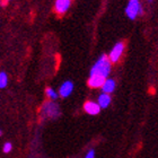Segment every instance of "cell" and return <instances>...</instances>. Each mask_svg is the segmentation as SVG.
I'll return each instance as SVG.
<instances>
[{
  "label": "cell",
  "mask_w": 158,
  "mask_h": 158,
  "mask_svg": "<svg viewBox=\"0 0 158 158\" xmlns=\"http://www.w3.org/2000/svg\"><path fill=\"white\" fill-rule=\"evenodd\" d=\"M111 71V61L109 56H101L96 63L90 70V75L88 79V86L92 88H99L102 87L104 81L107 79V76Z\"/></svg>",
  "instance_id": "6da1fadb"
},
{
  "label": "cell",
  "mask_w": 158,
  "mask_h": 158,
  "mask_svg": "<svg viewBox=\"0 0 158 158\" xmlns=\"http://www.w3.org/2000/svg\"><path fill=\"white\" fill-rule=\"evenodd\" d=\"M73 81H70V80H67V81H64L62 85L60 86L59 93H58V94H59L61 97L66 98V97L70 96V94L73 93Z\"/></svg>",
  "instance_id": "8992f818"
},
{
  "label": "cell",
  "mask_w": 158,
  "mask_h": 158,
  "mask_svg": "<svg viewBox=\"0 0 158 158\" xmlns=\"http://www.w3.org/2000/svg\"><path fill=\"white\" fill-rule=\"evenodd\" d=\"M84 110L89 115H97L101 112V107H99L98 104L95 102H92V101H88L84 104Z\"/></svg>",
  "instance_id": "52a82bcc"
},
{
  "label": "cell",
  "mask_w": 158,
  "mask_h": 158,
  "mask_svg": "<svg viewBox=\"0 0 158 158\" xmlns=\"http://www.w3.org/2000/svg\"><path fill=\"white\" fill-rule=\"evenodd\" d=\"M97 104L99 105L101 109L109 107V105L111 104V96H110V94H105V93L101 94L98 97V103Z\"/></svg>",
  "instance_id": "ba28073f"
},
{
  "label": "cell",
  "mask_w": 158,
  "mask_h": 158,
  "mask_svg": "<svg viewBox=\"0 0 158 158\" xmlns=\"http://www.w3.org/2000/svg\"><path fill=\"white\" fill-rule=\"evenodd\" d=\"M8 85V75L5 71H0V88H6Z\"/></svg>",
  "instance_id": "8fae6325"
},
{
  "label": "cell",
  "mask_w": 158,
  "mask_h": 158,
  "mask_svg": "<svg viewBox=\"0 0 158 158\" xmlns=\"http://www.w3.org/2000/svg\"><path fill=\"white\" fill-rule=\"evenodd\" d=\"M13 150V143L11 142H5L2 146V152L5 154H9Z\"/></svg>",
  "instance_id": "7c38bea8"
},
{
  "label": "cell",
  "mask_w": 158,
  "mask_h": 158,
  "mask_svg": "<svg viewBox=\"0 0 158 158\" xmlns=\"http://www.w3.org/2000/svg\"><path fill=\"white\" fill-rule=\"evenodd\" d=\"M85 158H95V150H94V149H90V150L86 154Z\"/></svg>",
  "instance_id": "4fadbf2b"
},
{
  "label": "cell",
  "mask_w": 158,
  "mask_h": 158,
  "mask_svg": "<svg viewBox=\"0 0 158 158\" xmlns=\"http://www.w3.org/2000/svg\"><path fill=\"white\" fill-rule=\"evenodd\" d=\"M45 94L48 96V98H50L51 101H56L58 97H59V94L52 88V87H48L45 89Z\"/></svg>",
  "instance_id": "30bf717a"
},
{
  "label": "cell",
  "mask_w": 158,
  "mask_h": 158,
  "mask_svg": "<svg viewBox=\"0 0 158 158\" xmlns=\"http://www.w3.org/2000/svg\"><path fill=\"white\" fill-rule=\"evenodd\" d=\"M2 135V130H0V137Z\"/></svg>",
  "instance_id": "5bb4252c"
},
{
  "label": "cell",
  "mask_w": 158,
  "mask_h": 158,
  "mask_svg": "<svg viewBox=\"0 0 158 158\" xmlns=\"http://www.w3.org/2000/svg\"><path fill=\"white\" fill-rule=\"evenodd\" d=\"M70 3H71V0H56V3H54L56 13L59 14V15L66 14L70 8Z\"/></svg>",
  "instance_id": "5b68a950"
},
{
  "label": "cell",
  "mask_w": 158,
  "mask_h": 158,
  "mask_svg": "<svg viewBox=\"0 0 158 158\" xmlns=\"http://www.w3.org/2000/svg\"><path fill=\"white\" fill-rule=\"evenodd\" d=\"M115 89V81L113 79H106L102 86V90L105 94H110Z\"/></svg>",
  "instance_id": "9c48e42d"
},
{
  "label": "cell",
  "mask_w": 158,
  "mask_h": 158,
  "mask_svg": "<svg viewBox=\"0 0 158 158\" xmlns=\"http://www.w3.org/2000/svg\"><path fill=\"white\" fill-rule=\"evenodd\" d=\"M125 13H127V15H128V17L130 19H135L139 14H141L142 10L139 0H130L127 9H125Z\"/></svg>",
  "instance_id": "3957f363"
},
{
  "label": "cell",
  "mask_w": 158,
  "mask_h": 158,
  "mask_svg": "<svg viewBox=\"0 0 158 158\" xmlns=\"http://www.w3.org/2000/svg\"><path fill=\"white\" fill-rule=\"evenodd\" d=\"M123 50H124V44L122 42L116 43L115 45H114V48L111 50V53H110V56H109L110 61L113 63L118 62V59L121 58L122 53H123Z\"/></svg>",
  "instance_id": "277c9868"
},
{
  "label": "cell",
  "mask_w": 158,
  "mask_h": 158,
  "mask_svg": "<svg viewBox=\"0 0 158 158\" xmlns=\"http://www.w3.org/2000/svg\"><path fill=\"white\" fill-rule=\"evenodd\" d=\"M60 114H61V111H60L59 105L56 104L53 101L45 102L42 105V109H41V116H42V118H59Z\"/></svg>",
  "instance_id": "7a4b0ae2"
}]
</instances>
